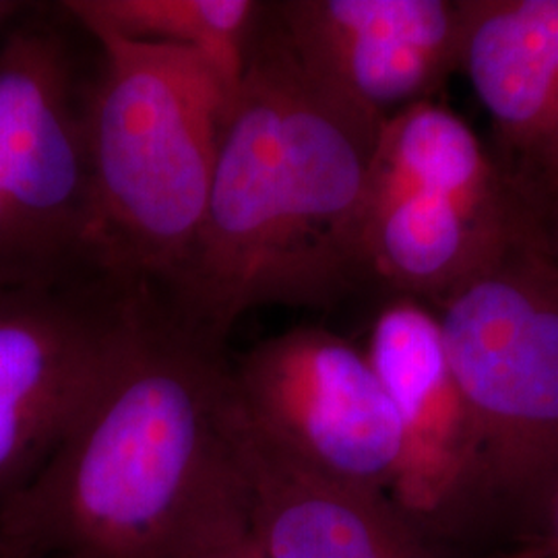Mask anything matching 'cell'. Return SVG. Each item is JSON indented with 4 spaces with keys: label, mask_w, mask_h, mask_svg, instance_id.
<instances>
[{
    "label": "cell",
    "mask_w": 558,
    "mask_h": 558,
    "mask_svg": "<svg viewBox=\"0 0 558 558\" xmlns=\"http://www.w3.org/2000/svg\"><path fill=\"white\" fill-rule=\"evenodd\" d=\"M140 294L106 279L0 281V507L40 472L98 389Z\"/></svg>",
    "instance_id": "obj_8"
},
{
    "label": "cell",
    "mask_w": 558,
    "mask_h": 558,
    "mask_svg": "<svg viewBox=\"0 0 558 558\" xmlns=\"http://www.w3.org/2000/svg\"><path fill=\"white\" fill-rule=\"evenodd\" d=\"M23 15L0 40V281L101 279L75 62L54 27Z\"/></svg>",
    "instance_id": "obj_6"
},
{
    "label": "cell",
    "mask_w": 558,
    "mask_h": 558,
    "mask_svg": "<svg viewBox=\"0 0 558 558\" xmlns=\"http://www.w3.org/2000/svg\"><path fill=\"white\" fill-rule=\"evenodd\" d=\"M459 71L519 189L558 170V0H463Z\"/></svg>",
    "instance_id": "obj_12"
},
{
    "label": "cell",
    "mask_w": 558,
    "mask_h": 558,
    "mask_svg": "<svg viewBox=\"0 0 558 558\" xmlns=\"http://www.w3.org/2000/svg\"><path fill=\"white\" fill-rule=\"evenodd\" d=\"M248 525L269 558H442L387 493L313 472L257 437L230 401Z\"/></svg>",
    "instance_id": "obj_11"
},
{
    "label": "cell",
    "mask_w": 558,
    "mask_h": 558,
    "mask_svg": "<svg viewBox=\"0 0 558 558\" xmlns=\"http://www.w3.org/2000/svg\"><path fill=\"white\" fill-rule=\"evenodd\" d=\"M269 2L255 0H66L60 11L96 36L199 52L236 92Z\"/></svg>",
    "instance_id": "obj_13"
},
{
    "label": "cell",
    "mask_w": 558,
    "mask_h": 558,
    "mask_svg": "<svg viewBox=\"0 0 558 558\" xmlns=\"http://www.w3.org/2000/svg\"><path fill=\"white\" fill-rule=\"evenodd\" d=\"M177 558H269L255 538L248 513L182 550Z\"/></svg>",
    "instance_id": "obj_14"
},
{
    "label": "cell",
    "mask_w": 558,
    "mask_h": 558,
    "mask_svg": "<svg viewBox=\"0 0 558 558\" xmlns=\"http://www.w3.org/2000/svg\"><path fill=\"white\" fill-rule=\"evenodd\" d=\"M226 345L141 292L54 453L0 507V558H177L246 518Z\"/></svg>",
    "instance_id": "obj_1"
},
{
    "label": "cell",
    "mask_w": 558,
    "mask_h": 558,
    "mask_svg": "<svg viewBox=\"0 0 558 558\" xmlns=\"http://www.w3.org/2000/svg\"><path fill=\"white\" fill-rule=\"evenodd\" d=\"M81 85L94 274L163 300L193 257L236 92L199 52L94 36Z\"/></svg>",
    "instance_id": "obj_3"
},
{
    "label": "cell",
    "mask_w": 558,
    "mask_h": 558,
    "mask_svg": "<svg viewBox=\"0 0 558 558\" xmlns=\"http://www.w3.org/2000/svg\"><path fill=\"white\" fill-rule=\"evenodd\" d=\"M523 242L530 203L474 129L440 101L380 126L360 226L366 286L430 308Z\"/></svg>",
    "instance_id": "obj_4"
},
{
    "label": "cell",
    "mask_w": 558,
    "mask_h": 558,
    "mask_svg": "<svg viewBox=\"0 0 558 558\" xmlns=\"http://www.w3.org/2000/svg\"><path fill=\"white\" fill-rule=\"evenodd\" d=\"M433 311L476 426L480 507L523 530L558 474V263L523 242Z\"/></svg>",
    "instance_id": "obj_5"
},
{
    "label": "cell",
    "mask_w": 558,
    "mask_h": 558,
    "mask_svg": "<svg viewBox=\"0 0 558 558\" xmlns=\"http://www.w3.org/2000/svg\"><path fill=\"white\" fill-rule=\"evenodd\" d=\"M364 352L398 412L403 453L391 497L439 539L480 509L478 437L435 311L385 296Z\"/></svg>",
    "instance_id": "obj_10"
},
{
    "label": "cell",
    "mask_w": 558,
    "mask_h": 558,
    "mask_svg": "<svg viewBox=\"0 0 558 558\" xmlns=\"http://www.w3.org/2000/svg\"><path fill=\"white\" fill-rule=\"evenodd\" d=\"M523 532L532 539V558H558V474L548 484Z\"/></svg>",
    "instance_id": "obj_16"
},
{
    "label": "cell",
    "mask_w": 558,
    "mask_h": 558,
    "mask_svg": "<svg viewBox=\"0 0 558 558\" xmlns=\"http://www.w3.org/2000/svg\"><path fill=\"white\" fill-rule=\"evenodd\" d=\"M271 13L300 66L380 122L459 71L463 0H281Z\"/></svg>",
    "instance_id": "obj_9"
},
{
    "label": "cell",
    "mask_w": 558,
    "mask_h": 558,
    "mask_svg": "<svg viewBox=\"0 0 558 558\" xmlns=\"http://www.w3.org/2000/svg\"><path fill=\"white\" fill-rule=\"evenodd\" d=\"M380 126L300 66L269 2L223 126L197 248L166 308L226 345L251 311H327L366 286L360 226Z\"/></svg>",
    "instance_id": "obj_2"
},
{
    "label": "cell",
    "mask_w": 558,
    "mask_h": 558,
    "mask_svg": "<svg viewBox=\"0 0 558 558\" xmlns=\"http://www.w3.org/2000/svg\"><path fill=\"white\" fill-rule=\"evenodd\" d=\"M27 9H29V2L0 0V29L9 27L13 21L20 20Z\"/></svg>",
    "instance_id": "obj_17"
},
{
    "label": "cell",
    "mask_w": 558,
    "mask_h": 558,
    "mask_svg": "<svg viewBox=\"0 0 558 558\" xmlns=\"http://www.w3.org/2000/svg\"><path fill=\"white\" fill-rule=\"evenodd\" d=\"M240 420L313 472L391 495L403 437L366 352L320 325H296L230 356Z\"/></svg>",
    "instance_id": "obj_7"
},
{
    "label": "cell",
    "mask_w": 558,
    "mask_h": 558,
    "mask_svg": "<svg viewBox=\"0 0 558 558\" xmlns=\"http://www.w3.org/2000/svg\"><path fill=\"white\" fill-rule=\"evenodd\" d=\"M523 193L530 203L536 244L558 263V170L527 186Z\"/></svg>",
    "instance_id": "obj_15"
}]
</instances>
